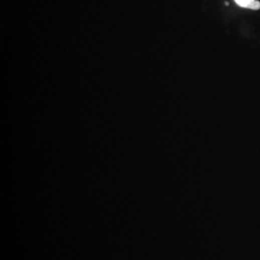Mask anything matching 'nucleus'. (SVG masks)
Wrapping results in <instances>:
<instances>
[{
	"label": "nucleus",
	"instance_id": "1",
	"mask_svg": "<svg viewBox=\"0 0 260 260\" xmlns=\"http://www.w3.org/2000/svg\"><path fill=\"white\" fill-rule=\"evenodd\" d=\"M236 2V4L240 7H243V8H247L248 9V6L250 5V3L254 0H234Z\"/></svg>",
	"mask_w": 260,
	"mask_h": 260
},
{
	"label": "nucleus",
	"instance_id": "2",
	"mask_svg": "<svg viewBox=\"0 0 260 260\" xmlns=\"http://www.w3.org/2000/svg\"><path fill=\"white\" fill-rule=\"evenodd\" d=\"M248 9H250V10H259L260 9V2L259 1H256V0H254V1H252L251 3H250V5L248 6Z\"/></svg>",
	"mask_w": 260,
	"mask_h": 260
}]
</instances>
